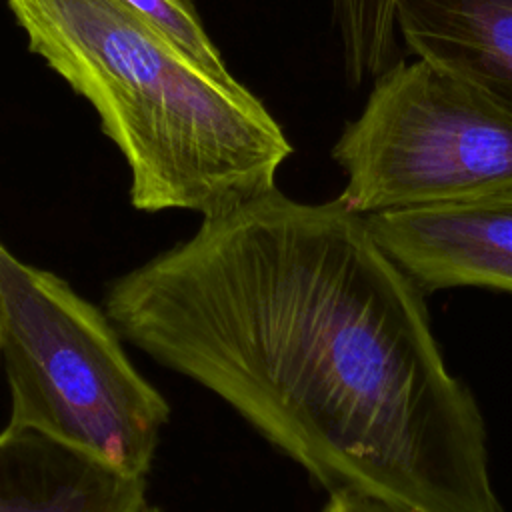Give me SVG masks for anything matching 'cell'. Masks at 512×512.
<instances>
[{
  "label": "cell",
  "mask_w": 512,
  "mask_h": 512,
  "mask_svg": "<svg viewBox=\"0 0 512 512\" xmlns=\"http://www.w3.org/2000/svg\"><path fill=\"white\" fill-rule=\"evenodd\" d=\"M104 312L328 494L502 512L480 406L450 374L422 290L338 198L274 188L206 216L110 282Z\"/></svg>",
  "instance_id": "1"
},
{
  "label": "cell",
  "mask_w": 512,
  "mask_h": 512,
  "mask_svg": "<svg viewBox=\"0 0 512 512\" xmlns=\"http://www.w3.org/2000/svg\"><path fill=\"white\" fill-rule=\"evenodd\" d=\"M38 54L96 110L130 168L136 210L204 218L276 188L292 154L280 124L116 0H6Z\"/></svg>",
  "instance_id": "2"
},
{
  "label": "cell",
  "mask_w": 512,
  "mask_h": 512,
  "mask_svg": "<svg viewBox=\"0 0 512 512\" xmlns=\"http://www.w3.org/2000/svg\"><path fill=\"white\" fill-rule=\"evenodd\" d=\"M0 356L8 428L146 478L170 418L166 398L134 368L104 308L2 244Z\"/></svg>",
  "instance_id": "3"
},
{
  "label": "cell",
  "mask_w": 512,
  "mask_h": 512,
  "mask_svg": "<svg viewBox=\"0 0 512 512\" xmlns=\"http://www.w3.org/2000/svg\"><path fill=\"white\" fill-rule=\"evenodd\" d=\"M332 158L346 174L338 200L362 216L500 194L512 190V116L424 58L396 62Z\"/></svg>",
  "instance_id": "4"
},
{
  "label": "cell",
  "mask_w": 512,
  "mask_h": 512,
  "mask_svg": "<svg viewBox=\"0 0 512 512\" xmlns=\"http://www.w3.org/2000/svg\"><path fill=\"white\" fill-rule=\"evenodd\" d=\"M380 248L424 292L482 286L512 292V190L366 214Z\"/></svg>",
  "instance_id": "5"
},
{
  "label": "cell",
  "mask_w": 512,
  "mask_h": 512,
  "mask_svg": "<svg viewBox=\"0 0 512 512\" xmlns=\"http://www.w3.org/2000/svg\"><path fill=\"white\" fill-rule=\"evenodd\" d=\"M146 478L36 432H0V512H142Z\"/></svg>",
  "instance_id": "6"
},
{
  "label": "cell",
  "mask_w": 512,
  "mask_h": 512,
  "mask_svg": "<svg viewBox=\"0 0 512 512\" xmlns=\"http://www.w3.org/2000/svg\"><path fill=\"white\" fill-rule=\"evenodd\" d=\"M414 52L466 80L512 116V0H394Z\"/></svg>",
  "instance_id": "7"
},
{
  "label": "cell",
  "mask_w": 512,
  "mask_h": 512,
  "mask_svg": "<svg viewBox=\"0 0 512 512\" xmlns=\"http://www.w3.org/2000/svg\"><path fill=\"white\" fill-rule=\"evenodd\" d=\"M216 74H230L190 0H116Z\"/></svg>",
  "instance_id": "8"
},
{
  "label": "cell",
  "mask_w": 512,
  "mask_h": 512,
  "mask_svg": "<svg viewBox=\"0 0 512 512\" xmlns=\"http://www.w3.org/2000/svg\"><path fill=\"white\" fill-rule=\"evenodd\" d=\"M322 512H408L388 502L356 494V492H332Z\"/></svg>",
  "instance_id": "9"
},
{
  "label": "cell",
  "mask_w": 512,
  "mask_h": 512,
  "mask_svg": "<svg viewBox=\"0 0 512 512\" xmlns=\"http://www.w3.org/2000/svg\"><path fill=\"white\" fill-rule=\"evenodd\" d=\"M142 512H160V510H158V508H150V506H146Z\"/></svg>",
  "instance_id": "10"
}]
</instances>
